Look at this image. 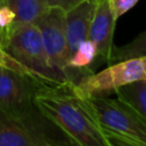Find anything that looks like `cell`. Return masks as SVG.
<instances>
[{
    "label": "cell",
    "instance_id": "9c48e42d",
    "mask_svg": "<svg viewBox=\"0 0 146 146\" xmlns=\"http://www.w3.org/2000/svg\"><path fill=\"white\" fill-rule=\"evenodd\" d=\"M97 3L98 0H84L65 13V31L67 40L68 60L76 51L79 46L88 39L89 29L94 18Z\"/></svg>",
    "mask_w": 146,
    "mask_h": 146
},
{
    "label": "cell",
    "instance_id": "8fae6325",
    "mask_svg": "<svg viewBox=\"0 0 146 146\" xmlns=\"http://www.w3.org/2000/svg\"><path fill=\"white\" fill-rule=\"evenodd\" d=\"M15 14V22L34 23L49 8L43 0H3Z\"/></svg>",
    "mask_w": 146,
    "mask_h": 146
},
{
    "label": "cell",
    "instance_id": "ba28073f",
    "mask_svg": "<svg viewBox=\"0 0 146 146\" xmlns=\"http://www.w3.org/2000/svg\"><path fill=\"white\" fill-rule=\"evenodd\" d=\"M116 19L113 16L108 0H98L94 18L89 29L88 39L97 47L98 57L112 63L113 55V33Z\"/></svg>",
    "mask_w": 146,
    "mask_h": 146
},
{
    "label": "cell",
    "instance_id": "8992f818",
    "mask_svg": "<svg viewBox=\"0 0 146 146\" xmlns=\"http://www.w3.org/2000/svg\"><path fill=\"white\" fill-rule=\"evenodd\" d=\"M34 24L40 31L50 64L56 70L68 75V52L65 31V11L58 8H49L34 22Z\"/></svg>",
    "mask_w": 146,
    "mask_h": 146
},
{
    "label": "cell",
    "instance_id": "6da1fadb",
    "mask_svg": "<svg viewBox=\"0 0 146 146\" xmlns=\"http://www.w3.org/2000/svg\"><path fill=\"white\" fill-rule=\"evenodd\" d=\"M33 105L67 136L71 144L111 146L88 100L76 96L70 88L40 86L33 95Z\"/></svg>",
    "mask_w": 146,
    "mask_h": 146
},
{
    "label": "cell",
    "instance_id": "3957f363",
    "mask_svg": "<svg viewBox=\"0 0 146 146\" xmlns=\"http://www.w3.org/2000/svg\"><path fill=\"white\" fill-rule=\"evenodd\" d=\"M6 47L17 60L42 76L50 87L71 88L74 83L67 74L50 64L40 31L34 23L14 22L7 34Z\"/></svg>",
    "mask_w": 146,
    "mask_h": 146
},
{
    "label": "cell",
    "instance_id": "2e32d148",
    "mask_svg": "<svg viewBox=\"0 0 146 146\" xmlns=\"http://www.w3.org/2000/svg\"><path fill=\"white\" fill-rule=\"evenodd\" d=\"M84 0H43L48 8H58L63 11H68Z\"/></svg>",
    "mask_w": 146,
    "mask_h": 146
},
{
    "label": "cell",
    "instance_id": "52a82bcc",
    "mask_svg": "<svg viewBox=\"0 0 146 146\" xmlns=\"http://www.w3.org/2000/svg\"><path fill=\"white\" fill-rule=\"evenodd\" d=\"M32 86H40L0 65V106L9 110H25L33 104V95L36 89Z\"/></svg>",
    "mask_w": 146,
    "mask_h": 146
},
{
    "label": "cell",
    "instance_id": "4fadbf2b",
    "mask_svg": "<svg viewBox=\"0 0 146 146\" xmlns=\"http://www.w3.org/2000/svg\"><path fill=\"white\" fill-rule=\"evenodd\" d=\"M144 55H146V31L140 33L129 43L120 48H114L112 55V63L132 57H139Z\"/></svg>",
    "mask_w": 146,
    "mask_h": 146
},
{
    "label": "cell",
    "instance_id": "30bf717a",
    "mask_svg": "<svg viewBox=\"0 0 146 146\" xmlns=\"http://www.w3.org/2000/svg\"><path fill=\"white\" fill-rule=\"evenodd\" d=\"M113 94L117 99L131 106L146 121V80H138L116 88Z\"/></svg>",
    "mask_w": 146,
    "mask_h": 146
},
{
    "label": "cell",
    "instance_id": "7a4b0ae2",
    "mask_svg": "<svg viewBox=\"0 0 146 146\" xmlns=\"http://www.w3.org/2000/svg\"><path fill=\"white\" fill-rule=\"evenodd\" d=\"M83 98L88 100L111 146H146V121L131 106L120 99H110L105 96Z\"/></svg>",
    "mask_w": 146,
    "mask_h": 146
},
{
    "label": "cell",
    "instance_id": "277c9868",
    "mask_svg": "<svg viewBox=\"0 0 146 146\" xmlns=\"http://www.w3.org/2000/svg\"><path fill=\"white\" fill-rule=\"evenodd\" d=\"M138 80H146V55L112 63L98 73L84 74L70 89L79 97L105 96Z\"/></svg>",
    "mask_w": 146,
    "mask_h": 146
},
{
    "label": "cell",
    "instance_id": "e0dca14e",
    "mask_svg": "<svg viewBox=\"0 0 146 146\" xmlns=\"http://www.w3.org/2000/svg\"><path fill=\"white\" fill-rule=\"evenodd\" d=\"M1 3H3V0H0V5H1Z\"/></svg>",
    "mask_w": 146,
    "mask_h": 146
},
{
    "label": "cell",
    "instance_id": "9a60e30c",
    "mask_svg": "<svg viewBox=\"0 0 146 146\" xmlns=\"http://www.w3.org/2000/svg\"><path fill=\"white\" fill-rule=\"evenodd\" d=\"M139 0H108L111 10L115 19L121 17L128 10H130Z\"/></svg>",
    "mask_w": 146,
    "mask_h": 146
},
{
    "label": "cell",
    "instance_id": "7c38bea8",
    "mask_svg": "<svg viewBox=\"0 0 146 146\" xmlns=\"http://www.w3.org/2000/svg\"><path fill=\"white\" fill-rule=\"evenodd\" d=\"M97 57H98V51H97L96 44L90 39H87L79 46L76 51L70 58L68 70L70 68H78V70L88 68Z\"/></svg>",
    "mask_w": 146,
    "mask_h": 146
},
{
    "label": "cell",
    "instance_id": "5bb4252c",
    "mask_svg": "<svg viewBox=\"0 0 146 146\" xmlns=\"http://www.w3.org/2000/svg\"><path fill=\"white\" fill-rule=\"evenodd\" d=\"M15 22V14L13 10L3 3L0 5V34L1 36L7 40V34Z\"/></svg>",
    "mask_w": 146,
    "mask_h": 146
},
{
    "label": "cell",
    "instance_id": "5b68a950",
    "mask_svg": "<svg viewBox=\"0 0 146 146\" xmlns=\"http://www.w3.org/2000/svg\"><path fill=\"white\" fill-rule=\"evenodd\" d=\"M62 144L48 136L27 114V110L0 106V146H54Z\"/></svg>",
    "mask_w": 146,
    "mask_h": 146
}]
</instances>
